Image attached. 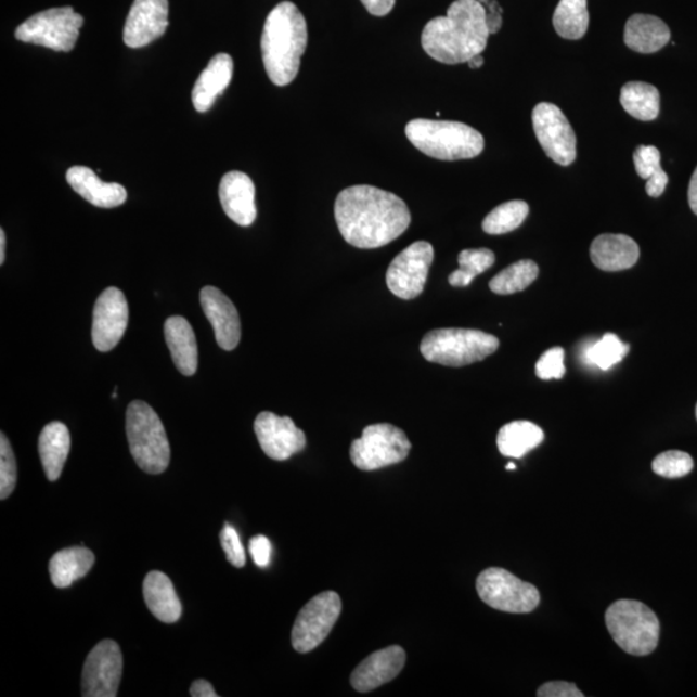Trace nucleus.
<instances>
[{
    "label": "nucleus",
    "mask_w": 697,
    "mask_h": 697,
    "mask_svg": "<svg viewBox=\"0 0 697 697\" xmlns=\"http://www.w3.org/2000/svg\"><path fill=\"white\" fill-rule=\"evenodd\" d=\"M335 219L350 246L374 249L389 245L411 223V214L398 195L371 185H354L337 195Z\"/></svg>",
    "instance_id": "nucleus-1"
},
{
    "label": "nucleus",
    "mask_w": 697,
    "mask_h": 697,
    "mask_svg": "<svg viewBox=\"0 0 697 697\" xmlns=\"http://www.w3.org/2000/svg\"><path fill=\"white\" fill-rule=\"evenodd\" d=\"M490 36L483 5L478 0H455L446 16L425 25L422 46L439 63L457 65L482 55Z\"/></svg>",
    "instance_id": "nucleus-2"
},
{
    "label": "nucleus",
    "mask_w": 697,
    "mask_h": 697,
    "mask_svg": "<svg viewBox=\"0 0 697 697\" xmlns=\"http://www.w3.org/2000/svg\"><path fill=\"white\" fill-rule=\"evenodd\" d=\"M308 25L296 4L282 2L263 25L261 51L268 77L275 86L294 82L307 51Z\"/></svg>",
    "instance_id": "nucleus-3"
},
{
    "label": "nucleus",
    "mask_w": 697,
    "mask_h": 697,
    "mask_svg": "<svg viewBox=\"0 0 697 697\" xmlns=\"http://www.w3.org/2000/svg\"><path fill=\"white\" fill-rule=\"evenodd\" d=\"M405 137L420 152L439 160L476 158L485 149L482 133L460 121L414 119L405 126Z\"/></svg>",
    "instance_id": "nucleus-4"
},
{
    "label": "nucleus",
    "mask_w": 697,
    "mask_h": 697,
    "mask_svg": "<svg viewBox=\"0 0 697 697\" xmlns=\"http://www.w3.org/2000/svg\"><path fill=\"white\" fill-rule=\"evenodd\" d=\"M126 430L139 468L149 475L164 473L171 460V447L157 412L145 402L133 401L127 409Z\"/></svg>",
    "instance_id": "nucleus-5"
},
{
    "label": "nucleus",
    "mask_w": 697,
    "mask_h": 697,
    "mask_svg": "<svg viewBox=\"0 0 697 697\" xmlns=\"http://www.w3.org/2000/svg\"><path fill=\"white\" fill-rule=\"evenodd\" d=\"M499 345L496 336L483 331L439 328L424 336L420 351L428 362L463 367L486 360L495 353Z\"/></svg>",
    "instance_id": "nucleus-6"
},
{
    "label": "nucleus",
    "mask_w": 697,
    "mask_h": 697,
    "mask_svg": "<svg viewBox=\"0 0 697 697\" xmlns=\"http://www.w3.org/2000/svg\"><path fill=\"white\" fill-rule=\"evenodd\" d=\"M606 627L616 645L629 655L646 656L659 645L660 621L642 602H615L606 611Z\"/></svg>",
    "instance_id": "nucleus-7"
},
{
    "label": "nucleus",
    "mask_w": 697,
    "mask_h": 697,
    "mask_svg": "<svg viewBox=\"0 0 697 697\" xmlns=\"http://www.w3.org/2000/svg\"><path fill=\"white\" fill-rule=\"evenodd\" d=\"M410 451V439L402 429L391 424H374L351 443L350 459L358 469L374 472L402 463Z\"/></svg>",
    "instance_id": "nucleus-8"
},
{
    "label": "nucleus",
    "mask_w": 697,
    "mask_h": 697,
    "mask_svg": "<svg viewBox=\"0 0 697 697\" xmlns=\"http://www.w3.org/2000/svg\"><path fill=\"white\" fill-rule=\"evenodd\" d=\"M85 20L72 7L36 13L18 26L16 39L47 47L53 51L70 52L76 47Z\"/></svg>",
    "instance_id": "nucleus-9"
},
{
    "label": "nucleus",
    "mask_w": 697,
    "mask_h": 697,
    "mask_svg": "<svg viewBox=\"0 0 697 697\" xmlns=\"http://www.w3.org/2000/svg\"><path fill=\"white\" fill-rule=\"evenodd\" d=\"M477 592L486 605L503 612L529 614L540 604L537 586L499 567L487 568L479 575Z\"/></svg>",
    "instance_id": "nucleus-10"
},
{
    "label": "nucleus",
    "mask_w": 697,
    "mask_h": 697,
    "mask_svg": "<svg viewBox=\"0 0 697 697\" xmlns=\"http://www.w3.org/2000/svg\"><path fill=\"white\" fill-rule=\"evenodd\" d=\"M340 595L335 592H323L310 599L297 615L293 628V647L295 651L308 654L328 637L341 614Z\"/></svg>",
    "instance_id": "nucleus-11"
},
{
    "label": "nucleus",
    "mask_w": 697,
    "mask_h": 697,
    "mask_svg": "<svg viewBox=\"0 0 697 697\" xmlns=\"http://www.w3.org/2000/svg\"><path fill=\"white\" fill-rule=\"evenodd\" d=\"M533 131L541 147L553 162L570 166L577 159V137L558 106L540 103L532 112Z\"/></svg>",
    "instance_id": "nucleus-12"
},
{
    "label": "nucleus",
    "mask_w": 697,
    "mask_h": 697,
    "mask_svg": "<svg viewBox=\"0 0 697 697\" xmlns=\"http://www.w3.org/2000/svg\"><path fill=\"white\" fill-rule=\"evenodd\" d=\"M433 259L435 249L428 242L418 241L403 249L388 268L387 284L391 293L403 300L422 295Z\"/></svg>",
    "instance_id": "nucleus-13"
},
{
    "label": "nucleus",
    "mask_w": 697,
    "mask_h": 697,
    "mask_svg": "<svg viewBox=\"0 0 697 697\" xmlns=\"http://www.w3.org/2000/svg\"><path fill=\"white\" fill-rule=\"evenodd\" d=\"M124 673V656L117 643L104 640L88 654L82 674L85 697H115Z\"/></svg>",
    "instance_id": "nucleus-14"
},
{
    "label": "nucleus",
    "mask_w": 697,
    "mask_h": 697,
    "mask_svg": "<svg viewBox=\"0 0 697 697\" xmlns=\"http://www.w3.org/2000/svg\"><path fill=\"white\" fill-rule=\"evenodd\" d=\"M130 309L126 296L117 287H109L99 296L93 309L92 341L99 351L113 350L124 337Z\"/></svg>",
    "instance_id": "nucleus-15"
},
{
    "label": "nucleus",
    "mask_w": 697,
    "mask_h": 697,
    "mask_svg": "<svg viewBox=\"0 0 697 697\" xmlns=\"http://www.w3.org/2000/svg\"><path fill=\"white\" fill-rule=\"evenodd\" d=\"M254 428L262 451L276 462H284L307 447L306 433L291 417L263 411L256 417Z\"/></svg>",
    "instance_id": "nucleus-16"
},
{
    "label": "nucleus",
    "mask_w": 697,
    "mask_h": 697,
    "mask_svg": "<svg viewBox=\"0 0 697 697\" xmlns=\"http://www.w3.org/2000/svg\"><path fill=\"white\" fill-rule=\"evenodd\" d=\"M168 28V0H134L124 30L131 49H141L157 40Z\"/></svg>",
    "instance_id": "nucleus-17"
},
{
    "label": "nucleus",
    "mask_w": 697,
    "mask_h": 697,
    "mask_svg": "<svg viewBox=\"0 0 697 697\" xmlns=\"http://www.w3.org/2000/svg\"><path fill=\"white\" fill-rule=\"evenodd\" d=\"M201 306L211 322L219 347L232 351L241 341V320L238 310L219 288L207 286L201 291Z\"/></svg>",
    "instance_id": "nucleus-18"
},
{
    "label": "nucleus",
    "mask_w": 697,
    "mask_h": 697,
    "mask_svg": "<svg viewBox=\"0 0 697 697\" xmlns=\"http://www.w3.org/2000/svg\"><path fill=\"white\" fill-rule=\"evenodd\" d=\"M405 664V653L402 647L390 646L364 659L350 676L351 686L358 693H370L396 679Z\"/></svg>",
    "instance_id": "nucleus-19"
},
{
    "label": "nucleus",
    "mask_w": 697,
    "mask_h": 697,
    "mask_svg": "<svg viewBox=\"0 0 697 697\" xmlns=\"http://www.w3.org/2000/svg\"><path fill=\"white\" fill-rule=\"evenodd\" d=\"M220 202L230 220L241 227H249L256 220V189L248 175L230 171L220 182Z\"/></svg>",
    "instance_id": "nucleus-20"
},
{
    "label": "nucleus",
    "mask_w": 697,
    "mask_h": 697,
    "mask_svg": "<svg viewBox=\"0 0 697 697\" xmlns=\"http://www.w3.org/2000/svg\"><path fill=\"white\" fill-rule=\"evenodd\" d=\"M69 185L91 205L100 208H115L124 205L127 191L117 182H104L91 168L76 166L67 169Z\"/></svg>",
    "instance_id": "nucleus-21"
},
{
    "label": "nucleus",
    "mask_w": 697,
    "mask_h": 697,
    "mask_svg": "<svg viewBox=\"0 0 697 697\" xmlns=\"http://www.w3.org/2000/svg\"><path fill=\"white\" fill-rule=\"evenodd\" d=\"M595 267L605 272H621L631 269L640 259L637 242L624 234H602L591 246Z\"/></svg>",
    "instance_id": "nucleus-22"
},
{
    "label": "nucleus",
    "mask_w": 697,
    "mask_h": 697,
    "mask_svg": "<svg viewBox=\"0 0 697 697\" xmlns=\"http://www.w3.org/2000/svg\"><path fill=\"white\" fill-rule=\"evenodd\" d=\"M234 73L233 59L228 53H219L209 61L205 70L196 80L192 93L196 112L206 113L211 109L216 99L227 90L232 82Z\"/></svg>",
    "instance_id": "nucleus-23"
},
{
    "label": "nucleus",
    "mask_w": 697,
    "mask_h": 697,
    "mask_svg": "<svg viewBox=\"0 0 697 697\" xmlns=\"http://www.w3.org/2000/svg\"><path fill=\"white\" fill-rule=\"evenodd\" d=\"M165 337L176 367L182 375L193 376L198 369V345L191 323L184 317H169Z\"/></svg>",
    "instance_id": "nucleus-24"
},
{
    "label": "nucleus",
    "mask_w": 697,
    "mask_h": 697,
    "mask_svg": "<svg viewBox=\"0 0 697 697\" xmlns=\"http://www.w3.org/2000/svg\"><path fill=\"white\" fill-rule=\"evenodd\" d=\"M145 604L151 612L166 624H172L181 618L182 606L171 579L160 571L146 575L144 585Z\"/></svg>",
    "instance_id": "nucleus-25"
},
{
    "label": "nucleus",
    "mask_w": 697,
    "mask_h": 697,
    "mask_svg": "<svg viewBox=\"0 0 697 697\" xmlns=\"http://www.w3.org/2000/svg\"><path fill=\"white\" fill-rule=\"evenodd\" d=\"M72 446L70 431L60 422L47 424L39 436V456L47 478L55 482L63 473Z\"/></svg>",
    "instance_id": "nucleus-26"
},
{
    "label": "nucleus",
    "mask_w": 697,
    "mask_h": 697,
    "mask_svg": "<svg viewBox=\"0 0 697 697\" xmlns=\"http://www.w3.org/2000/svg\"><path fill=\"white\" fill-rule=\"evenodd\" d=\"M670 30L661 18L653 15H633L628 20L624 42L629 49L640 53L658 52L669 43Z\"/></svg>",
    "instance_id": "nucleus-27"
},
{
    "label": "nucleus",
    "mask_w": 697,
    "mask_h": 697,
    "mask_svg": "<svg viewBox=\"0 0 697 697\" xmlns=\"http://www.w3.org/2000/svg\"><path fill=\"white\" fill-rule=\"evenodd\" d=\"M93 565L94 554L87 547H66L50 560L52 583L60 589L69 588L74 581L85 578Z\"/></svg>",
    "instance_id": "nucleus-28"
},
{
    "label": "nucleus",
    "mask_w": 697,
    "mask_h": 697,
    "mask_svg": "<svg viewBox=\"0 0 697 697\" xmlns=\"http://www.w3.org/2000/svg\"><path fill=\"white\" fill-rule=\"evenodd\" d=\"M544 431L531 422H512L503 426L498 435L500 453L506 457L522 459L544 441Z\"/></svg>",
    "instance_id": "nucleus-29"
},
{
    "label": "nucleus",
    "mask_w": 697,
    "mask_h": 697,
    "mask_svg": "<svg viewBox=\"0 0 697 697\" xmlns=\"http://www.w3.org/2000/svg\"><path fill=\"white\" fill-rule=\"evenodd\" d=\"M620 103L629 115L642 121L655 120L660 113L658 88L645 82H629L622 87Z\"/></svg>",
    "instance_id": "nucleus-30"
},
{
    "label": "nucleus",
    "mask_w": 697,
    "mask_h": 697,
    "mask_svg": "<svg viewBox=\"0 0 697 697\" xmlns=\"http://www.w3.org/2000/svg\"><path fill=\"white\" fill-rule=\"evenodd\" d=\"M553 25L562 38H583L589 28L588 0H559L554 11Z\"/></svg>",
    "instance_id": "nucleus-31"
},
{
    "label": "nucleus",
    "mask_w": 697,
    "mask_h": 697,
    "mask_svg": "<svg viewBox=\"0 0 697 697\" xmlns=\"http://www.w3.org/2000/svg\"><path fill=\"white\" fill-rule=\"evenodd\" d=\"M539 275V267L532 260H520L493 276L490 289L496 295H513L526 289Z\"/></svg>",
    "instance_id": "nucleus-32"
},
{
    "label": "nucleus",
    "mask_w": 697,
    "mask_h": 697,
    "mask_svg": "<svg viewBox=\"0 0 697 697\" xmlns=\"http://www.w3.org/2000/svg\"><path fill=\"white\" fill-rule=\"evenodd\" d=\"M529 212L530 207L524 201L506 202L486 216L482 228L485 233L491 235L511 233L522 225Z\"/></svg>",
    "instance_id": "nucleus-33"
},
{
    "label": "nucleus",
    "mask_w": 697,
    "mask_h": 697,
    "mask_svg": "<svg viewBox=\"0 0 697 697\" xmlns=\"http://www.w3.org/2000/svg\"><path fill=\"white\" fill-rule=\"evenodd\" d=\"M457 260L460 268L449 276V282L453 287H468L495 263L496 257L489 248L464 249Z\"/></svg>",
    "instance_id": "nucleus-34"
},
{
    "label": "nucleus",
    "mask_w": 697,
    "mask_h": 697,
    "mask_svg": "<svg viewBox=\"0 0 697 697\" xmlns=\"http://www.w3.org/2000/svg\"><path fill=\"white\" fill-rule=\"evenodd\" d=\"M628 344H624L614 334H606L598 341L589 345L584 350L583 360L602 371H608L620 363L629 353Z\"/></svg>",
    "instance_id": "nucleus-35"
},
{
    "label": "nucleus",
    "mask_w": 697,
    "mask_h": 697,
    "mask_svg": "<svg viewBox=\"0 0 697 697\" xmlns=\"http://www.w3.org/2000/svg\"><path fill=\"white\" fill-rule=\"evenodd\" d=\"M693 469V457L683 451L662 452L653 462V470L656 475L664 478L686 477Z\"/></svg>",
    "instance_id": "nucleus-36"
},
{
    "label": "nucleus",
    "mask_w": 697,
    "mask_h": 697,
    "mask_svg": "<svg viewBox=\"0 0 697 697\" xmlns=\"http://www.w3.org/2000/svg\"><path fill=\"white\" fill-rule=\"evenodd\" d=\"M17 482V465L9 438L0 436V499L11 496Z\"/></svg>",
    "instance_id": "nucleus-37"
},
{
    "label": "nucleus",
    "mask_w": 697,
    "mask_h": 697,
    "mask_svg": "<svg viewBox=\"0 0 697 697\" xmlns=\"http://www.w3.org/2000/svg\"><path fill=\"white\" fill-rule=\"evenodd\" d=\"M534 370L541 380H559L566 374L564 348L554 347L546 350L540 357Z\"/></svg>",
    "instance_id": "nucleus-38"
},
{
    "label": "nucleus",
    "mask_w": 697,
    "mask_h": 697,
    "mask_svg": "<svg viewBox=\"0 0 697 697\" xmlns=\"http://www.w3.org/2000/svg\"><path fill=\"white\" fill-rule=\"evenodd\" d=\"M633 159L635 171L642 179L648 180L654 175L662 171L661 154L658 147L641 145L635 149Z\"/></svg>",
    "instance_id": "nucleus-39"
},
{
    "label": "nucleus",
    "mask_w": 697,
    "mask_h": 697,
    "mask_svg": "<svg viewBox=\"0 0 697 697\" xmlns=\"http://www.w3.org/2000/svg\"><path fill=\"white\" fill-rule=\"evenodd\" d=\"M220 543L230 564L236 568H242L246 565L245 547H243L240 534L232 525L225 524L223 526L220 533Z\"/></svg>",
    "instance_id": "nucleus-40"
},
{
    "label": "nucleus",
    "mask_w": 697,
    "mask_h": 697,
    "mask_svg": "<svg viewBox=\"0 0 697 697\" xmlns=\"http://www.w3.org/2000/svg\"><path fill=\"white\" fill-rule=\"evenodd\" d=\"M272 543L263 534H257L249 541V553H251L253 559L256 566L260 568H266L272 559Z\"/></svg>",
    "instance_id": "nucleus-41"
},
{
    "label": "nucleus",
    "mask_w": 697,
    "mask_h": 697,
    "mask_svg": "<svg viewBox=\"0 0 697 697\" xmlns=\"http://www.w3.org/2000/svg\"><path fill=\"white\" fill-rule=\"evenodd\" d=\"M539 697H583L584 694L571 682H547L538 689Z\"/></svg>",
    "instance_id": "nucleus-42"
},
{
    "label": "nucleus",
    "mask_w": 697,
    "mask_h": 697,
    "mask_svg": "<svg viewBox=\"0 0 697 697\" xmlns=\"http://www.w3.org/2000/svg\"><path fill=\"white\" fill-rule=\"evenodd\" d=\"M486 12L487 29L490 34H496L503 26V9L498 0H478Z\"/></svg>",
    "instance_id": "nucleus-43"
},
{
    "label": "nucleus",
    "mask_w": 697,
    "mask_h": 697,
    "mask_svg": "<svg viewBox=\"0 0 697 697\" xmlns=\"http://www.w3.org/2000/svg\"><path fill=\"white\" fill-rule=\"evenodd\" d=\"M372 16L384 17L395 9L396 0H361Z\"/></svg>",
    "instance_id": "nucleus-44"
},
{
    "label": "nucleus",
    "mask_w": 697,
    "mask_h": 697,
    "mask_svg": "<svg viewBox=\"0 0 697 697\" xmlns=\"http://www.w3.org/2000/svg\"><path fill=\"white\" fill-rule=\"evenodd\" d=\"M668 182L669 178L666 171L654 175L653 178H649L646 182L647 194L653 196V198H659V196L664 194Z\"/></svg>",
    "instance_id": "nucleus-45"
},
{
    "label": "nucleus",
    "mask_w": 697,
    "mask_h": 697,
    "mask_svg": "<svg viewBox=\"0 0 697 697\" xmlns=\"http://www.w3.org/2000/svg\"><path fill=\"white\" fill-rule=\"evenodd\" d=\"M193 697H218L211 683L205 680L195 681L191 687Z\"/></svg>",
    "instance_id": "nucleus-46"
},
{
    "label": "nucleus",
    "mask_w": 697,
    "mask_h": 697,
    "mask_svg": "<svg viewBox=\"0 0 697 697\" xmlns=\"http://www.w3.org/2000/svg\"><path fill=\"white\" fill-rule=\"evenodd\" d=\"M688 203H689V207H692L693 209V212L697 215V167L693 175L692 181H689Z\"/></svg>",
    "instance_id": "nucleus-47"
},
{
    "label": "nucleus",
    "mask_w": 697,
    "mask_h": 697,
    "mask_svg": "<svg viewBox=\"0 0 697 697\" xmlns=\"http://www.w3.org/2000/svg\"><path fill=\"white\" fill-rule=\"evenodd\" d=\"M483 64H485V59H483L482 55H477L475 57H472L468 61V65H469L470 69H479V67H482Z\"/></svg>",
    "instance_id": "nucleus-48"
},
{
    "label": "nucleus",
    "mask_w": 697,
    "mask_h": 697,
    "mask_svg": "<svg viewBox=\"0 0 697 697\" xmlns=\"http://www.w3.org/2000/svg\"><path fill=\"white\" fill-rule=\"evenodd\" d=\"M5 260V233L4 230H0V263H4Z\"/></svg>",
    "instance_id": "nucleus-49"
},
{
    "label": "nucleus",
    "mask_w": 697,
    "mask_h": 697,
    "mask_svg": "<svg viewBox=\"0 0 697 697\" xmlns=\"http://www.w3.org/2000/svg\"><path fill=\"white\" fill-rule=\"evenodd\" d=\"M516 469H517L516 464L509 463L506 465V470H516Z\"/></svg>",
    "instance_id": "nucleus-50"
},
{
    "label": "nucleus",
    "mask_w": 697,
    "mask_h": 697,
    "mask_svg": "<svg viewBox=\"0 0 697 697\" xmlns=\"http://www.w3.org/2000/svg\"><path fill=\"white\" fill-rule=\"evenodd\" d=\"M696 418H697V404H696Z\"/></svg>",
    "instance_id": "nucleus-51"
}]
</instances>
